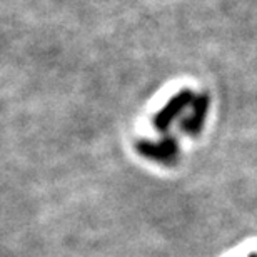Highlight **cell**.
Returning a JSON list of instances; mask_svg holds the SVG:
<instances>
[{
  "instance_id": "6da1fadb",
  "label": "cell",
  "mask_w": 257,
  "mask_h": 257,
  "mask_svg": "<svg viewBox=\"0 0 257 257\" xmlns=\"http://www.w3.org/2000/svg\"><path fill=\"white\" fill-rule=\"evenodd\" d=\"M249 257H257V254H250Z\"/></svg>"
}]
</instances>
